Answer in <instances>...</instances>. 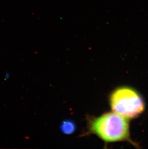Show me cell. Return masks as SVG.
I'll return each mask as SVG.
<instances>
[{
  "mask_svg": "<svg viewBox=\"0 0 148 149\" xmlns=\"http://www.w3.org/2000/svg\"><path fill=\"white\" fill-rule=\"evenodd\" d=\"M127 118L114 112L89 118L86 133L96 135L107 143L126 141L129 136Z\"/></svg>",
  "mask_w": 148,
  "mask_h": 149,
  "instance_id": "obj_1",
  "label": "cell"
},
{
  "mask_svg": "<svg viewBox=\"0 0 148 149\" xmlns=\"http://www.w3.org/2000/svg\"><path fill=\"white\" fill-rule=\"evenodd\" d=\"M109 104L114 113L127 119L142 113L145 104L140 94L131 87L122 86L113 90L109 96Z\"/></svg>",
  "mask_w": 148,
  "mask_h": 149,
  "instance_id": "obj_2",
  "label": "cell"
},
{
  "mask_svg": "<svg viewBox=\"0 0 148 149\" xmlns=\"http://www.w3.org/2000/svg\"><path fill=\"white\" fill-rule=\"evenodd\" d=\"M60 128L63 133L66 135H70L75 131L76 125L73 121L66 120L62 123Z\"/></svg>",
  "mask_w": 148,
  "mask_h": 149,
  "instance_id": "obj_3",
  "label": "cell"
}]
</instances>
